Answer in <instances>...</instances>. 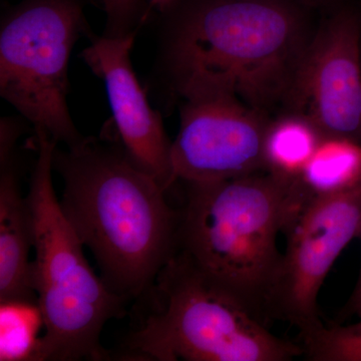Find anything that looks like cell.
Returning a JSON list of instances; mask_svg holds the SVG:
<instances>
[{"label":"cell","instance_id":"cell-1","mask_svg":"<svg viewBox=\"0 0 361 361\" xmlns=\"http://www.w3.org/2000/svg\"><path fill=\"white\" fill-rule=\"evenodd\" d=\"M160 68L183 101L230 99L265 113L286 99L307 44L290 0H175Z\"/></svg>","mask_w":361,"mask_h":361},{"label":"cell","instance_id":"cell-2","mask_svg":"<svg viewBox=\"0 0 361 361\" xmlns=\"http://www.w3.org/2000/svg\"><path fill=\"white\" fill-rule=\"evenodd\" d=\"M58 146L52 167L63 180L59 203L94 254L104 284L125 301L148 294L178 250L179 212L167 191L118 145L84 137L65 149Z\"/></svg>","mask_w":361,"mask_h":361},{"label":"cell","instance_id":"cell-3","mask_svg":"<svg viewBox=\"0 0 361 361\" xmlns=\"http://www.w3.org/2000/svg\"><path fill=\"white\" fill-rule=\"evenodd\" d=\"M185 184L178 249L261 317L281 259L278 234L312 196L300 179L269 172Z\"/></svg>","mask_w":361,"mask_h":361},{"label":"cell","instance_id":"cell-4","mask_svg":"<svg viewBox=\"0 0 361 361\" xmlns=\"http://www.w3.org/2000/svg\"><path fill=\"white\" fill-rule=\"evenodd\" d=\"M37 159L27 199L32 216L33 289L45 332L35 361L109 360L102 346L104 325L125 315V304L85 257L84 244L66 217L52 183L58 142L35 132Z\"/></svg>","mask_w":361,"mask_h":361},{"label":"cell","instance_id":"cell-5","mask_svg":"<svg viewBox=\"0 0 361 361\" xmlns=\"http://www.w3.org/2000/svg\"><path fill=\"white\" fill-rule=\"evenodd\" d=\"M149 293L154 308L129 336L128 357L158 361H289L301 345L279 338L236 294L178 249ZM148 293V294H149Z\"/></svg>","mask_w":361,"mask_h":361},{"label":"cell","instance_id":"cell-6","mask_svg":"<svg viewBox=\"0 0 361 361\" xmlns=\"http://www.w3.org/2000/svg\"><path fill=\"white\" fill-rule=\"evenodd\" d=\"M90 35L82 0H23L2 16L0 94L35 130L73 147L84 140L71 118L68 63Z\"/></svg>","mask_w":361,"mask_h":361},{"label":"cell","instance_id":"cell-7","mask_svg":"<svg viewBox=\"0 0 361 361\" xmlns=\"http://www.w3.org/2000/svg\"><path fill=\"white\" fill-rule=\"evenodd\" d=\"M265 314L295 326L301 338L322 326L317 300L343 249L361 234V182L341 193L312 196L286 229Z\"/></svg>","mask_w":361,"mask_h":361},{"label":"cell","instance_id":"cell-8","mask_svg":"<svg viewBox=\"0 0 361 361\" xmlns=\"http://www.w3.org/2000/svg\"><path fill=\"white\" fill-rule=\"evenodd\" d=\"M264 115L235 99L184 102L172 145L176 180L217 182L265 171Z\"/></svg>","mask_w":361,"mask_h":361},{"label":"cell","instance_id":"cell-9","mask_svg":"<svg viewBox=\"0 0 361 361\" xmlns=\"http://www.w3.org/2000/svg\"><path fill=\"white\" fill-rule=\"evenodd\" d=\"M285 101L323 137L361 144L360 30L350 14L329 21L307 44Z\"/></svg>","mask_w":361,"mask_h":361},{"label":"cell","instance_id":"cell-10","mask_svg":"<svg viewBox=\"0 0 361 361\" xmlns=\"http://www.w3.org/2000/svg\"><path fill=\"white\" fill-rule=\"evenodd\" d=\"M137 33L94 37L80 56L106 85L116 145L133 165L168 192L177 182L172 165L173 142L160 114L149 104L133 68L130 51Z\"/></svg>","mask_w":361,"mask_h":361},{"label":"cell","instance_id":"cell-11","mask_svg":"<svg viewBox=\"0 0 361 361\" xmlns=\"http://www.w3.org/2000/svg\"><path fill=\"white\" fill-rule=\"evenodd\" d=\"M32 216L21 194L14 151L0 154V303H37L33 289Z\"/></svg>","mask_w":361,"mask_h":361},{"label":"cell","instance_id":"cell-12","mask_svg":"<svg viewBox=\"0 0 361 361\" xmlns=\"http://www.w3.org/2000/svg\"><path fill=\"white\" fill-rule=\"evenodd\" d=\"M300 180L311 196L341 193L356 186L361 182V144L323 137Z\"/></svg>","mask_w":361,"mask_h":361},{"label":"cell","instance_id":"cell-13","mask_svg":"<svg viewBox=\"0 0 361 361\" xmlns=\"http://www.w3.org/2000/svg\"><path fill=\"white\" fill-rule=\"evenodd\" d=\"M323 137L310 121L294 114L270 123L264 144L266 171L300 179Z\"/></svg>","mask_w":361,"mask_h":361},{"label":"cell","instance_id":"cell-14","mask_svg":"<svg viewBox=\"0 0 361 361\" xmlns=\"http://www.w3.org/2000/svg\"><path fill=\"white\" fill-rule=\"evenodd\" d=\"M1 323V361H35L39 348L37 323L42 322L39 304L0 303Z\"/></svg>","mask_w":361,"mask_h":361},{"label":"cell","instance_id":"cell-15","mask_svg":"<svg viewBox=\"0 0 361 361\" xmlns=\"http://www.w3.org/2000/svg\"><path fill=\"white\" fill-rule=\"evenodd\" d=\"M303 355L310 361H361V319L350 325H322L302 337Z\"/></svg>","mask_w":361,"mask_h":361},{"label":"cell","instance_id":"cell-16","mask_svg":"<svg viewBox=\"0 0 361 361\" xmlns=\"http://www.w3.org/2000/svg\"><path fill=\"white\" fill-rule=\"evenodd\" d=\"M106 13L104 35L125 37L135 32L148 20L149 11L146 0H97Z\"/></svg>","mask_w":361,"mask_h":361},{"label":"cell","instance_id":"cell-17","mask_svg":"<svg viewBox=\"0 0 361 361\" xmlns=\"http://www.w3.org/2000/svg\"><path fill=\"white\" fill-rule=\"evenodd\" d=\"M360 238L361 239V234ZM343 313L345 315H357L361 319V267L357 283L355 285V290L351 294L348 304L344 307Z\"/></svg>","mask_w":361,"mask_h":361},{"label":"cell","instance_id":"cell-18","mask_svg":"<svg viewBox=\"0 0 361 361\" xmlns=\"http://www.w3.org/2000/svg\"><path fill=\"white\" fill-rule=\"evenodd\" d=\"M174 2L175 0H149V11H156L160 14L164 13Z\"/></svg>","mask_w":361,"mask_h":361},{"label":"cell","instance_id":"cell-19","mask_svg":"<svg viewBox=\"0 0 361 361\" xmlns=\"http://www.w3.org/2000/svg\"><path fill=\"white\" fill-rule=\"evenodd\" d=\"M303 1H307L310 2V4H311V2H318L320 1V0H303Z\"/></svg>","mask_w":361,"mask_h":361}]
</instances>
